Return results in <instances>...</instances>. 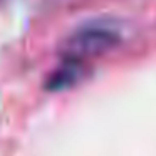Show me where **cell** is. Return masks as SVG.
I'll list each match as a JSON object with an SVG mask.
<instances>
[{
	"label": "cell",
	"mask_w": 156,
	"mask_h": 156,
	"mask_svg": "<svg viewBox=\"0 0 156 156\" xmlns=\"http://www.w3.org/2000/svg\"><path fill=\"white\" fill-rule=\"evenodd\" d=\"M119 42L121 37L111 29L82 27L64 39L59 52L62 59L87 62L111 52L119 45Z\"/></svg>",
	"instance_id": "obj_1"
},
{
	"label": "cell",
	"mask_w": 156,
	"mask_h": 156,
	"mask_svg": "<svg viewBox=\"0 0 156 156\" xmlns=\"http://www.w3.org/2000/svg\"><path fill=\"white\" fill-rule=\"evenodd\" d=\"M87 74V62L62 59L61 66L49 74L45 81V89L51 92H59L74 87Z\"/></svg>",
	"instance_id": "obj_2"
},
{
	"label": "cell",
	"mask_w": 156,
	"mask_h": 156,
	"mask_svg": "<svg viewBox=\"0 0 156 156\" xmlns=\"http://www.w3.org/2000/svg\"><path fill=\"white\" fill-rule=\"evenodd\" d=\"M2 2H4V0H0V4H2Z\"/></svg>",
	"instance_id": "obj_3"
}]
</instances>
